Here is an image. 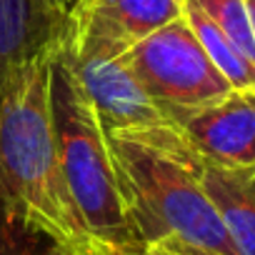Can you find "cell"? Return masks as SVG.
Returning <instances> with one entry per match:
<instances>
[{
	"label": "cell",
	"instance_id": "6da1fadb",
	"mask_svg": "<svg viewBox=\"0 0 255 255\" xmlns=\"http://www.w3.org/2000/svg\"><path fill=\"white\" fill-rule=\"evenodd\" d=\"M105 138L128 220L143 245L175 238L218 255H238L175 125L118 130Z\"/></svg>",
	"mask_w": 255,
	"mask_h": 255
},
{
	"label": "cell",
	"instance_id": "7a4b0ae2",
	"mask_svg": "<svg viewBox=\"0 0 255 255\" xmlns=\"http://www.w3.org/2000/svg\"><path fill=\"white\" fill-rule=\"evenodd\" d=\"M50 60L33 63L0 85V200L53 243L78 250L88 235L60 173Z\"/></svg>",
	"mask_w": 255,
	"mask_h": 255
},
{
	"label": "cell",
	"instance_id": "3957f363",
	"mask_svg": "<svg viewBox=\"0 0 255 255\" xmlns=\"http://www.w3.org/2000/svg\"><path fill=\"white\" fill-rule=\"evenodd\" d=\"M50 113L60 173L85 235L110 245H143L118 190L105 130L63 50L50 60Z\"/></svg>",
	"mask_w": 255,
	"mask_h": 255
},
{
	"label": "cell",
	"instance_id": "277c9868",
	"mask_svg": "<svg viewBox=\"0 0 255 255\" xmlns=\"http://www.w3.org/2000/svg\"><path fill=\"white\" fill-rule=\"evenodd\" d=\"M125 60L170 125L183 123L233 90L205 55L185 18L140 40L125 53Z\"/></svg>",
	"mask_w": 255,
	"mask_h": 255
},
{
	"label": "cell",
	"instance_id": "5b68a950",
	"mask_svg": "<svg viewBox=\"0 0 255 255\" xmlns=\"http://www.w3.org/2000/svg\"><path fill=\"white\" fill-rule=\"evenodd\" d=\"M185 0H78L70 53L125 55L148 35L183 18Z\"/></svg>",
	"mask_w": 255,
	"mask_h": 255
},
{
	"label": "cell",
	"instance_id": "8992f818",
	"mask_svg": "<svg viewBox=\"0 0 255 255\" xmlns=\"http://www.w3.org/2000/svg\"><path fill=\"white\" fill-rule=\"evenodd\" d=\"M63 53L105 133L170 125L148 98L125 55L70 53L68 48H63Z\"/></svg>",
	"mask_w": 255,
	"mask_h": 255
},
{
	"label": "cell",
	"instance_id": "52a82bcc",
	"mask_svg": "<svg viewBox=\"0 0 255 255\" xmlns=\"http://www.w3.org/2000/svg\"><path fill=\"white\" fill-rule=\"evenodd\" d=\"M78 0H0V85L70 43Z\"/></svg>",
	"mask_w": 255,
	"mask_h": 255
},
{
	"label": "cell",
	"instance_id": "ba28073f",
	"mask_svg": "<svg viewBox=\"0 0 255 255\" xmlns=\"http://www.w3.org/2000/svg\"><path fill=\"white\" fill-rule=\"evenodd\" d=\"M183 143L205 163L255 170V93L230 90L175 125Z\"/></svg>",
	"mask_w": 255,
	"mask_h": 255
},
{
	"label": "cell",
	"instance_id": "9c48e42d",
	"mask_svg": "<svg viewBox=\"0 0 255 255\" xmlns=\"http://www.w3.org/2000/svg\"><path fill=\"white\" fill-rule=\"evenodd\" d=\"M193 173L223 220L238 255H255V170H228L193 153Z\"/></svg>",
	"mask_w": 255,
	"mask_h": 255
},
{
	"label": "cell",
	"instance_id": "30bf717a",
	"mask_svg": "<svg viewBox=\"0 0 255 255\" xmlns=\"http://www.w3.org/2000/svg\"><path fill=\"white\" fill-rule=\"evenodd\" d=\"M183 18L190 25L193 35L198 38V43L203 45L210 63L233 85V90H253L255 93V68L235 50V45L218 30V25L193 3V0H185Z\"/></svg>",
	"mask_w": 255,
	"mask_h": 255
},
{
	"label": "cell",
	"instance_id": "8fae6325",
	"mask_svg": "<svg viewBox=\"0 0 255 255\" xmlns=\"http://www.w3.org/2000/svg\"><path fill=\"white\" fill-rule=\"evenodd\" d=\"M218 25V30L235 45V50L255 68V30L245 0H193Z\"/></svg>",
	"mask_w": 255,
	"mask_h": 255
},
{
	"label": "cell",
	"instance_id": "7c38bea8",
	"mask_svg": "<svg viewBox=\"0 0 255 255\" xmlns=\"http://www.w3.org/2000/svg\"><path fill=\"white\" fill-rule=\"evenodd\" d=\"M50 243L0 200V255H43Z\"/></svg>",
	"mask_w": 255,
	"mask_h": 255
},
{
	"label": "cell",
	"instance_id": "4fadbf2b",
	"mask_svg": "<svg viewBox=\"0 0 255 255\" xmlns=\"http://www.w3.org/2000/svg\"><path fill=\"white\" fill-rule=\"evenodd\" d=\"M75 255H155L148 245H110V243H100L88 238L78 250H73Z\"/></svg>",
	"mask_w": 255,
	"mask_h": 255
},
{
	"label": "cell",
	"instance_id": "5bb4252c",
	"mask_svg": "<svg viewBox=\"0 0 255 255\" xmlns=\"http://www.w3.org/2000/svg\"><path fill=\"white\" fill-rule=\"evenodd\" d=\"M150 250H153L155 255H218V253H210V250H203V248L188 245V243L175 240V238L160 240V243L150 245Z\"/></svg>",
	"mask_w": 255,
	"mask_h": 255
},
{
	"label": "cell",
	"instance_id": "9a60e30c",
	"mask_svg": "<svg viewBox=\"0 0 255 255\" xmlns=\"http://www.w3.org/2000/svg\"><path fill=\"white\" fill-rule=\"evenodd\" d=\"M43 255H75V253L68 250V248H63V245H58V243H50V245L43 250Z\"/></svg>",
	"mask_w": 255,
	"mask_h": 255
},
{
	"label": "cell",
	"instance_id": "2e32d148",
	"mask_svg": "<svg viewBox=\"0 0 255 255\" xmlns=\"http://www.w3.org/2000/svg\"><path fill=\"white\" fill-rule=\"evenodd\" d=\"M248 5V13H250V23H253V30H255V0H245Z\"/></svg>",
	"mask_w": 255,
	"mask_h": 255
}]
</instances>
